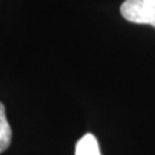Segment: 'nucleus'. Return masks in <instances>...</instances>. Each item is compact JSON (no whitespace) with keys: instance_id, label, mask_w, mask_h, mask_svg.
<instances>
[{"instance_id":"f257e3e1","label":"nucleus","mask_w":155,"mask_h":155,"mask_svg":"<svg viewBox=\"0 0 155 155\" xmlns=\"http://www.w3.org/2000/svg\"><path fill=\"white\" fill-rule=\"evenodd\" d=\"M120 13L129 22L155 27V0H125Z\"/></svg>"},{"instance_id":"f03ea898","label":"nucleus","mask_w":155,"mask_h":155,"mask_svg":"<svg viewBox=\"0 0 155 155\" xmlns=\"http://www.w3.org/2000/svg\"><path fill=\"white\" fill-rule=\"evenodd\" d=\"M75 155H102L97 138L92 133H87L76 143Z\"/></svg>"},{"instance_id":"7ed1b4c3","label":"nucleus","mask_w":155,"mask_h":155,"mask_svg":"<svg viewBox=\"0 0 155 155\" xmlns=\"http://www.w3.org/2000/svg\"><path fill=\"white\" fill-rule=\"evenodd\" d=\"M12 140V129L7 120L5 107L0 102V154L9 147Z\"/></svg>"}]
</instances>
